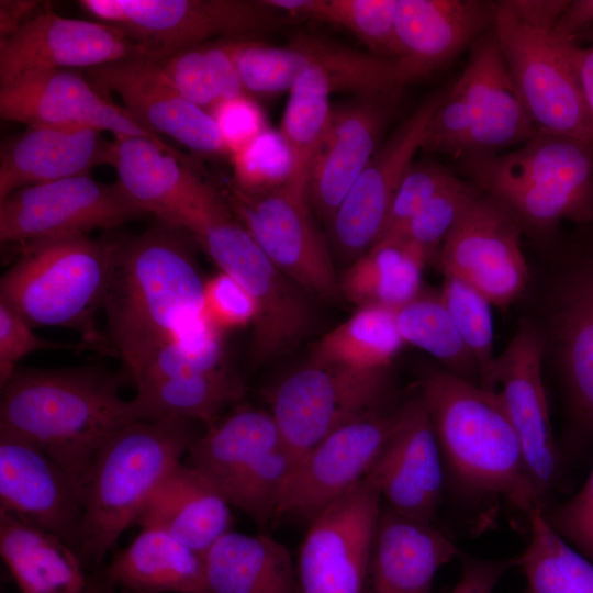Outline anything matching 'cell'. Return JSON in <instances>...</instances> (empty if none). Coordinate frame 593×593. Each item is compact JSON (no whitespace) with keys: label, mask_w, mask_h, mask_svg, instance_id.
Masks as SVG:
<instances>
[{"label":"cell","mask_w":593,"mask_h":593,"mask_svg":"<svg viewBox=\"0 0 593 593\" xmlns=\"http://www.w3.org/2000/svg\"><path fill=\"white\" fill-rule=\"evenodd\" d=\"M398 331L404 343L437 358L448 372L480 384L474 358L461 339L439 294H418L395 310Z\"/></svg>","instance_id":"40"},{"label":"cell","mask_w":593,"mask_h":593,"mask_svg":"<svg viewBox=\"0 0 593 593\" xmlns=\"http://www.w3.org/2000/svg\"><path fill=\"white\" fill-rule=\"evenodd\" d=\"M398 410L379 412L334 430L302 455L282 490L276 519L312 522L370 472L390 439Z\"/></svg>","instance_id":"17"},{"label":"cell","mask_w":593,"mask_h":593,"mask_svg":"<svg viewBox=\"0 0 593 593\" xmlns=\"http://www.w3.org/2000/svg\"><path fill=\"white\" fill-rule=\"evenodd\" d=\"M96 21L115 26L159 61L214 37H244L275 22L264 0H81Z\"/></svg>","instance_id":"12"},{"label":"cell","mask_w":593,"mask_h":593,"mask_svg":"<svg viewBox=\"0 0 593 593\" xmlns=\"http://www.w3.org/2000/svg\"><path fill=\"white\" fill-rule=\"evenodd\" d=\"M19 314L0 302V384L3 388L18 371L16 366L29 354L41 350L85 349L80 344L47 340L32 329Z\"/></svg>","instance_id":"49"},{"label":"cell","mask_w":593,"mask_h":593,"mask_svg":"<svg viewBox=\"0 0 593 593\" xmlns=\"http://www.w3.org/2000/svg\"><path fill=\"white\" fill-rule=\"evenodd\" d=\"M270 412L242 406L208 425L187 452L231 506L266 527L295 465Z\"/></svg>","instance_id":"9"},{"label":"cell","mask_w":593,"mask_h":593,"mask_svg":"<svg viewBox=\"0 0 593 593\" xmlns=\"http://www.w3.org/2000/svg\"><path fill=\"white\" fill-rule=\"evenodd\" d=\"M102 133L88 127L37 124L4 141L0 152V202L22 188L111 166L113 141Z\"/></svg>","instance_id":"29"},{"label":"cell","mask_w":593,"mask_h":593,"mask_svg":"<svg viewBox=\"0 0 593 593\" xmlns=\"http://www.w3.org/2000/svg\"><path fill=\"white\" fill-rule=\"evenodd\" d=\"M175 228L189 233L221 271L238 281L256 301L255 361L278 357L304 338L313 322L304 291L266 256L219 187L202 179Z\"/></svg>","instance_id":"5"},{"label":"cell","mask_w":593,"mask_h":593,"mask_svg":"<svg viewBox=\"0 0 593 593\" xmlns=\"http://www.w3.org/2000/svg\"><path fill=\"white\" fill-rule=\"evenodd\" d=\"M459 581L450 593H493L503 575L516 567V558L490 560L465 555Z\"/></svg>","instance_id":"51"},{"label":"cell","mask_w":593,"mask_h":593,"mask_svg":"<svg viewBox=\"0 0 593 593\" xmlns=\"http://www.w3.org/2000/svg\"><path fill=\"white\" fill-rule=\"evenodd\" d=\"M310 67L289 91L279 131L292 157L289 183L307 188L314 157L329 123V97L354 91L357 52L332 42L303 36Z\"/></svg>","instance_id":"28"},{"label":"cell","mask_w":593,"mask_h":593,"mask_svg":"<svg viewBox=\"0 0 593 593\" xmlns=\"http://www.w3.org/2000/svg\"><path fill=\"white\" fill-rule=\"evenodd\" d=\"M144 214L116 181L103 183L89 175L75 176L19 189L0 202V239L24 244L87 234Z\"/></svg>","instance_id":"15"},{"label":"cell","mask_w":593,"mask_h":593,"mask_svg":"<svg viewBox=\"0 0 593 593\" xmlns=\"http://www.w3.org/2000/svg\"><path fill=\"white\" fill-rule=\"evenodd\" d=\"M199 435L194 422L132 419L104 441L81 485L85 564L99 569Z\"/></svg>","instance_id":"4"},{"label":"cell","mask_w":593,"mask_h":593,"mask_svg":"<svg viewBox=\"0 0 593 593\" xmlns=\"http://www.w3.org/2000/svg\"><path fill=\"white\" fill-rule=\"evenodd\" d=\"M135 524L163 529L203 555L231 530V505L186 461L164 480Z\"/></svg>","instance_id":"32"},{"label":"cell","mask_w":593,"mask_h":593,"mask_svg":"<svg viewBox=\"0 0 593 593\" xmlns=\"http://www.w3.org/2000/svg\"><path fill=\"white\" fill-rule=\"evenodd\" d=\"M537 133L492 27L470 46L462 72L429 121L422 149L462 160L517 147Z\"/></svg>","instance_id":"8"},{"label":"cell","mask_w":593,"mask_h":593,"mask_svg":"<svg viewBox=\"0 0 593 593\" xmlns=\"http://www.w3.org/2000/svg\"><path fill=\"white\" fill-rule=\"evenodd\" d=\"M428 260L407 240H379L345 270L338 279L339 292L357 307L398 310L421 294L422 273Z\"/></svg>","instance_id":"37"},{"label":"cell","mask_w":593,"mask_h":593,"mask_svg":"<svg viewBox=\"0 0 593 593\" xmlns=\"http://www.w3.org/2000/svg\"><path fill=\"white\" fill-rule=\"evenodd\" d=\"M233 184L255 193L286 184L291 177L290 148L279 130L267 127L231 156Z\"/></svg>","instance_id":"43"},{"label":"cell","mask_w":593,"mask_h":593,"mask_svg":"<svg viewBox=\"0 0 593 593\" xmlns=\"http://www.w3.org/2000/svg\"><path fill=\"white\" fill-rule=\"evenodd\" d=\"M400 91L363 96L332 110L307 183L311 206L326 225L381 145Z\"/></svg>","instance_id":"25"},{"label":"cell","mask_w":593,"mask_h":593,"mask_svg":"<svg viewBox=\"0 0 593 593\" xmlns=\"http://www.w3.org/2000/svg\"><path fill=\"white\" fill-rule=\"evenodd\" d=\"M111 166L125 195L170 227L202 179L184 154L171 153L143 136H114Z\"/></svg>","instance_id":"31"},{"label":"cell","mask_w":593,"mask_h":593,"mask_svg":"<svg viewBox=\"0 0 593 593\" xmlns=\"http://www.w3.org/2000/svg\"><path fill=\"white\" fill-rule=\"evenodd\" d=\"M231 38L203 43L215 76L221 100L249 96L233 57Z\"/></svg>","instance_id":"52"},{"label":"cell","mask_w":593,"mask_h":593,"mask_svg":"<svg viewBox=\"0 0 593 593\" xmlns=\"http://www.w3.org/2000/svg\"><path fill=\"white\" fill-rule=\"evenodd\" d=\"M208 593H299L289 550L266 534L230 530L204 553Z\"/></svg>","instance_id":"34"},{"label":"cell","mask_w":593,"mask_h":593,"mask_svg":"<svg viewBox=\"0 0 593 593\" xmlns=\"http://www.w3.org/2000/svg\"><path fill=\"white\" fill-rule=\"evenodd\" d=\"M461 553L432 523L382 504L362 593H432L439 569Z\"/></svg>","instance_id":"30"},{"label":"cell","mask_w":593,"mask_h":593,"mask_svg":"<svg viewBox=\"0 0 593 593\" xmlns=\"http://www.w3.org/2000/svg\"><path fill=\"white\" fill-rule=\"evenodd\" d=\"M83 593H116V588L107 579L103 570L96 569L87 574Z\"/></svg>","instance_id":"57"},{"label":"cell","mask_w":593,"mask_h":593,"mask_svg":"<svg viewBox=\"0 0 593 593\" xmlns=\"http://www.w3.org/2000/svg\"><path fill=\"white\" fill-rule=\"evenodd\" d=\"M0 555L21 593H83L78 551L58 536L0 512Z\"/></svg>","instance_id":"35"},{"label":"cell","mask_w":593,"mask_h":593,"mask_svg":"<svg viewBox=\"0 0 593 593\" xmlns=\"http://www.w3.org/2000/svg\"><path fill=\"white\" fill-rule=\"evenodd\" d=\"M527 521L529 540L515 557L527 581L525 593H593V562L549 526L544 511Z\"/></svg>","instance_id":"39"},{"label":"cell","mask_w":593,"mask_h":593,"mask_svg":"<svg viewBox=\"0 0 593 593\" xmlns=\"http://www.w3.org/2000/svg\"><path fill=\"white\" fill-rule=\"evenodd\" d=\"M544 516L562 539L593 562V468L573 496L546 508Z\"/></svg>","instance_id":"48"},{"label":"cell","mask_w":593,"mask_h":593,"mask_svg":"<svg viewBox=\"0 0 593 593\" xmlns=\"http://www.w3.org/2000/svg\"><path fill=\"white\" fill-rule=\"evenodd\" d=\"M86 76L98 90L116 93L123 107L159 136L167 135L201 156L231 157L210 112L179 93L157 60L124 58L89 68Z\"/></svg>","instance_id":"20"},{"label":"cell","mask_w":593,"mask_h":593,"mask_svg":"<svg viewBox=\"0 0 593 593\" xmlns=\"http://www.w3.org/2000/svg\"><path fill=\"white\" fill-rule=\"evenodd\" d=\"M219 189L266 256L299 288L323 300L339 292V278L315 222L307 188L287 182L247 193L223 178Z\"/></svg>","instance_id":"11"},{"label":"cell","mask_w":593,"mask_h":593,"mask_svg":"<svg viewBox=\"0 0 593 593\" xmlns=\"http://www.w3.org/2000/svg\"><path fill=\"white\" fill-rule=\"evenodd\" d=\"M495 2L398 0L394 60L403 85L447 65L493 27Z\"/></svg>","instance_id":"26"},{"label":"cell","mask_w":593,"mask_h":593,"mask_svg":"<svg viewBox=\"0 0 593 593\" xmlns=\"http://www.w3.org/2000/svg\"><path fill=\"white\" fill-rule=\"evenodd\" d=\"M446 91L428 96L391 132L337 209L329 227L344 257L355 260L378 242L395 190L422 149L429 121Z\"/></svg>","instance_id":"18"},{"label":"cell","mask_w":593,"mask_h":593,"mask_svg":"<svg viewBox=\"0 0 593 593\" xmlns=\"http://www.w3.org/2000/svg\"><path fill=\"white\" fill-rule=\"evenodd\" d=\"M243 395L238 376L227 366L186 373L136 389L128 401L133 419L211 424Z\"/></svg>","instance_id":"36"},{"label":"cell","mask_w":593,"mask_h":593,"mask_svg":"<svg viewBox=\"0 0 593 593\" xmlns=\"http://www.w3.org/2000/svg\"><path fill=\"white\" fill-rule=\"evenodd\" d=\"M203 313L216 329L224 333L254 324L258 306L238 281L220 271L204 280Z\"/></svg>","instance_id":"47"},{"label":"cell","mask_w":593,"mask_h":593,"mask_svg":"<svg viewBox=\"0 0 593 593\" xmlns=\"http://www.w3.org/2000/svg\"><path fill=\"white\" fill-rule=\"evenodd\" d=\"M276 10L294 18L342 26L372 54L394 58V25L398 0H266Z\"/></svg>","instance_id":"41"},{"label":"cell","mask_w":593,"mask_h":593,"mask_svg":"<svg viewBox=\"0 0 593 593\" xmlns=\"http://www.w3.org/2000/svg\"><path fill=\"white\" fill-rule=\"evenodd\" d=\"M505 7L521 22L542 30H552L569 0H505Z\"/></svg>","instance_id":"53"},{"label":"cell","mask_w":593,"mask_h":593,"mask_svg":"<svg viewBox=\"0 0 593 593\" xmlns=\"http://www.w3.org/2000/svg\"><path fill=\"white\" fill-rule=\"evenodd\" d=\"M0 115L26 126L66 125L143 136L181 154L138 122L123 105L104 98L87 76L76 70H42L0 85Z\"/></svg>","instance_id":"22"},{"label":"cell","mask_w":593,"mask_h":593,"mask_svg":"<svg viewBox=\"0 0 593 593\" xmlns=\"http://www.w3.org/2000/svg\"><path fill=\"white\" fill-rule=\"evenodd\" d=\"M418 387L446 474L462 495L504 501L527 519L547 508L499 391L443 368L426 370Z\"/></svg>","instance_id":"2"},{"label":"cell","mask_w":593,"mask_h":593,"mask_svg":"<svg viewBox=\"0 0 593 593\" xmlns=\"http://www.w3.org/2000/svg\"><path fill=\"white\" fill-rule=\"evenodd\" d=\"M158 63L178 92L195 105L210 111L221 100L203 44L181 49Z\"/></svg>","instance_id":"46"},{"label":"cell","mask_w":593,"mask_h":593,"mask_svg":"<svg viewBox=\"0 0 593 593\" xmlns=\"http://www.w3.org/2000/svg\"><path fill=\"white\" fill-rule=\"evenodd\" d=\"M469 181L522 227L552 233L562 221L593 227V143L537 133L505 154L460 160Z\"/></svg>","instance_id":"7"},{"label":"cell","mask_w":593,"mask_h":593,"mask_svg":"<svg viewBox=\"0 0 593 593\" xmlns=\"http://www.w3.org/2000/svg\"><path fill=\"white\" fill-rule=\"evenodd\" d=\"M444 276L439 296L477 362L481 387L495 390L492 303L462 279L449 273Z\"/></svg>","instance_id":"42"},{"label":"cell","mask_w":593,"mask_h":593,"mask_svg":"<svg viewBox=\"0 0 593 593\" xmlns=\"http://www.w3.org/2000/svg\"><path fill=\"white\" fill-rule=\"evenodd\" d=\"M0 512L58 536L78 551L81 485L43 450L5 434H0Z\"/></svg>","instance_id":"24"},{"label":"cell","mask_w":593,"mask_h":593,"mask_svg":"<svg viewBox=\"0 0 593 593\" xmlns=\"http://www.w3.org/2000/svg\"><path fill=\"white\" fill-rule=\"evenodd\" d=\"M116 244L69 234L22 244L0 280V302L32 327L59 326L81 335L88 348L113 354L96 326Z\"/></svg>","instance_id":"6"},{"label":"cell","mask_w":593,"mask_h":593,"mask_svg":"<svg viewBox=\"0 0 593 593\" xmlns=\"http://www.w3.org/2000/svg\"><path fill=\"white\" fill-rule=\"evenodd\" d=\"M38 1L1 0L0 1V34L4 38L15 32L30 20Z\"/></svg>","instance_id":"56"},{"label":"cell","mask_w":593,"mask_h":593,"mask_svg":"<svg viewBox=\"0 0 593 593\" xmlns=\"http://www.w3.org/2000/svg\"><path fill=\"white\" fill-rule=\"evenodd\" d=\"M181 233L158 222L116 244L102 307L111 349L132 381L170 343L200 349L223 343L203 313L204 280Z\"/></svg>","instance_id":"1"},{"label":"cell","mask_w":593,"mask_h":593,"mask_svg":"<svg viewBox=\"0 0 593 593\" xmlns=\"http://www.w3.org/2000/svg\"><path fill=\"white\" fill-rule=\"evenodd\" d=\"M546 338L528 318L496 357L494 379L521 441L532 478L547 505L560 475L561 458L553 436L542 380ZM548 507V505H547Z\"/></svg>","instance_id":"21"},{"label":"cell","mask_w":593,"mask_h":593,"mask_svg":"<svg viewBox=\"0 0 593 593\" xmlns=\"http://www.w3.org/2000/svg\"><path fill=\"white\" fill-rule=\"evenodd\" d=\"M455 178L437 161L414 160L395 190L378 242L396 237L418 211Z\"/></svg>","instance_id":"45"},{"label":"cell","mask_w":593,"mask_h":593,"mask_svg":"<svg viewBox=\"0 0 593 593\" xmlns=\"http://www.w3.org/2000/svg\"><path fill=\"white\" fill-rule=\"evenodd\" d=\"M480 191L470 181L456 177L436 193L394 238L414 244L430 259Z\"/></svg>","instance_id":"44"},{"label":"cell","mask_w":593,"mask_h":593,"mask_svg":"<svg viewBox=\"0 0 593 593\" xmlns=\"http://www.w3.org/2000/svg\"><path fill=\"white\" fill-rule=\"evenodd\" d=\"M367 475L383 505L403 516L433 523L441 503L446 471L419 393L398 409L394 430Z\"/></svg>","instance_id":"23"},{"label":"cell","mask_w":593,"mask_h":593,"mask_svg":"<svg viewBox=\"0 0 593 593\" xmlns=\"http://www.w3.org/2000/svg\"><path fill=\"white\" fill-rule=\"evenodd\" d=\"M119 384L92 367L18 370L2 388L0 434L40 448L82 485L99 448L133 419Z\"/></svg>","instance_id":"3"},{"label":"cell","mask_w":593,"mask_h":593,"mask_svg":"<svg viewBox=\"0 0 593 593\" xmlns=\"http://www.w3.org/2000/svg\"><path fill=\"white\" fill-rule=\"evenodd\" d=\"M522 228L502 202L480 191L443 243L440 268L479 290L492 305L506 307L529 280Z\"/></svg>","instance_id":"14"},{"label":"cell","mask_w":593,"mask_h":593,"mask_svg":"<svg viewBox=\"0 0 593 593\" xmlns=\"http://www.w3.org/2000/svg\"><path fill=\"white\" fill-rule=\"evenodd\" d=\"M525 593V592H524Z\"/></svg>","instance_id":"58"},{"label":"cell","mask_w":593,"mask_h":593,"mask_svg":"<svg viewBox=\"0 0 593 593\" xmlns=\"http://www.w3.org/2000/svg\"><path fill=\"white\" fill-rule=\"evenodd\" d=\"M551 331L572 414L593 433V238L567 258L556 286Z\"/></svg>","instance_id":"27"},{"label":"cell","mask_w":593,"mask_h":593,"mask_svg":"<svg viewBox=\"0 0 593 593\" xmlns=\"http://www.w3.org/2000/svg\"><path fill=\"white\" fill-rule=\"evenodd\" d=\"M404 344L395 310L361 306L314 345L310 362L358 371L387 370Z\"/></svg>","instance_id":"38"},{"label":"cell","mask_w":593,"mask_h":593,"mask_svg":"<svg viewBox=\"0 0 593 593\" xmlns=\"http://www.w3.org/2000/svg\"><path fill=\"white\" fill-rule=\"evenodd\" d=\"M209 112L231 156L267 128L264 113L250 96L220 100Z\"/></svg>","instance_id":"50"},{"label":"cell","mask_w":593,"mask_h":593,"mask_svg":"<svg viewBox=\"0 0 593 593\" xmlns=\"http://www.w3.org/2000/svg\"><path fill=\"white\" fill-rule=\"evenodd\" d=\"M381 507L366 475L310 523L299 552V593H362Z\"/></svg>","instance_id":"16"},{"label":"cell","mask_w":593,"mask_h":593,"mask_svg":"<svg viewBox=\"0 0 593 593\" xmlns=\"http://www.w3.org/2000/svg\"><path fill=\"white\" fill-rule=\"evenodd\" d=\"M388 387L387 370L358 371L309 362L275 387L270 413L298 460L342 426L383 412Z\"/></svg>","instance_id":"13"},{"label":"cell","mask_w":593,"mask_h":593,"mask_svg":"<svg viewBox=\"0 0 593 593\" xmlns=\"http://www.w3.org/2000/svg\"><path fill=\"white\" fill-rule=\"evenodd\" d=\"M593 23V0H572L557 20L552 32L564 38H574Z\"/></svg>","instance_id":"54"},{"label":"cell","mask_w":593,"mask_h":593,"mask_svg":"<svg viewBox=\"0 0 593 593\" xmlns=\"http://www.w3.org/2000/svg\"><path fill=\"white\" fill-rule=\"evenodd\" d=\"M585 36L591 44L586 47L577 45L574 65L593 127V31H585Z\"/></svg>","instance_id":"55"},{"label":"cell","mask_w":593,"mask_h":593,"mask_svg":"<svg viewBox=\"0 0 593 593\" xmlns=\"http://www.w3.org/2000/svg\"><path fill=\"white\" fill-rule=\"evenodd\" d=\"M136 56L152 58L145 46L120 29L47 10L0 40V85L33 71L87 70Z\"/></svg>","instance_id":"19"},{"label":"cell","mask_w":593,"mask_h":593,"mask_svg":"<svg viewBox=\"0 0 593 593\" xmlns=\"http://www.w3.org/2000/svg\"><path fill=\"white\" fill-rule=\"evenodd\" d=\"M493 31L517 93L538 133L593 143V127L574 65L577 41L529 26L503 1Z\"/></svg>","instance_id":"10"},{"label":"cell","mask_w":593,"mask_h":593,"mask_svg":"<svg viewBox=\"0 0 593 593\" xmlns=\"http://www.w3.org/2000/svg\"><path fill=\"white\" fill-rule=\"evenodd\" d=\"M103 572L130 593H208L203 555L155 527H142Z\"/></svg>","instance_id":"33"}]
</instances>
